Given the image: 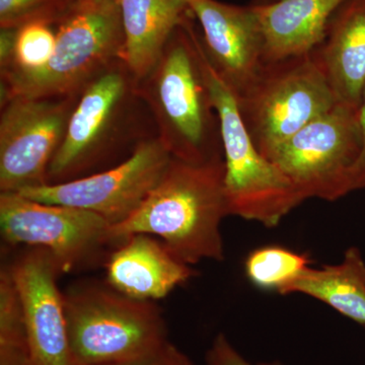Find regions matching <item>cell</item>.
I'll list each match as a JSON object with an SVG mask.
<instances>
[{
	"instance_id": "cell-1",
	"label": "cell",
	"mask_w": 365,
	"mask_h": 365,
	"mask_svg": "<svg viewBox=\"0 0 365 365\" xmlns=\"http://www.w3.org/2000/svg\"><path fill=\"white\" fill-rule=\"evenodd\" d=\"M230 215L223 160L194 165L172 158L143 205L111 227L121 244L132 235L160 237L168 250L190 266L225 259L220 225Z\"/></svg>"
},
{
	"instance_id": "cell-2",
	"label": "cell",
	"mask_w": 365,
	"mask_h": 365,
	"mask_svg": "<svg viewBox=\"0 0 365 365\" xmlns=\"http://www.w3.org/2000/svg\"><path fill=\"white\" fill-rule=\"evenodd\" d=\"M192 16L178 26L158 63L137 86L157 120L158 138L172 157L202 165L223 160V148Z\"/></svg>"
},
{
	"instance_id": "cell-3",
	"label": "cell",
	"mask_w": 365,
	"mask_h": 365,
	"mask_svg": "<svg viewBox=\"0 0 365 365\" xmlns=\"http://www.w3.org/2000/svg\"><path fill=\"white\" fill-rule=\"evenodd\" d=\"M69 344L78 365L145 361L170 344L157 302L134 299L107 281H78L63 292Z\"/></svg>"
},
{
	"instance_id": "cell-4",
	"label": "cell",
	"mask_w": 365,
	"mask_h": 365,
	"mask_svg": "<svg viewBox=\"0 0 365 365\" xmlns=\"http://www.w3.org/2000/svg\"><path fill=\"white\" fill-rule=\"evenodd\" d=\"M124 40L119 0H72L60 14L49 63L35 73L1 76V106L16 97L78 96L122 60Z\"/></svg>"
},
{
	"instance_id": "cell-5",
	"label": "cell",
	"mask_w": 365,
	"mask_h": 365,
	"mask_svg": "<svg viewBox=\"0 0 365 365\" xmlns=\"http://www.w3.org/2000/svg\"><path fill=\"white\" fill-rule=\"evenodd\" d=\"M204 78L218 118L225 163V190L230 215L275 227L306 199L250 137L237 98L204 52L198 38Z\"/></svg>"
},
{
	"instance_id": "cell-6",
	"label": "cell",
	"mask_w": 365,
	"mask_h": 365,
	"mask_svg": "<svg viewBox=\"0 0 365 365\" xmlns=\"http://www.w3.org/2000/svg\"><path fill=\"white\" fill-rule=\"evenodd\" d=\"M235 98L250 137L266 158L338 104L311 54L265 63L253 83Z\"/></svg>"
},
{
	"instance_id": "cell-7",
	"label": "cell",
	"mask_w": 365,
	"mask_h": 365,
	"mask_svg": "<svg viewBox=\"0 0 365 365\" xmlns=\"http://www.w3.org/2000/svg\"><path fill=\"white\" fill-rule=\"evenodd\" d=\"M111 227L91 211L0 193V230L6 245L46 250L63 274L105 266L120 245Z\"/></svg>"
},
{
	"instance_id": "cell-8",
	"label": "cell",
	"mask_w": 365,
	"mask_h": 365,
	"mask_svg": "<svg viewBox=\"0 0 365 365\" xmlns=\"http://www.w3.org/2000/svg\"><path fill=\"white\" fill-rule=\"evenodd\" d=\"M359 109L336 104L268 155L307 200L335 201L350 192L361 150Z\"/></svg>"
},
{
	"instance_id": "cell-9",
	"label": "cell",
	"mask_w": 365,
	"mask_h": 365,
	"mask_svg": "<svg viewBox=\"0 0 365 365\" xmlns=\"http://www.w3.org/2000/svg\"><path fill=\"white\" fill-rule=\"evenodd\" d=\"M172 158L158 137L148 138L137 144L133 153L112 169L18 193L39 202L91 211L113 227L130 217L143 205Z\"/></svg>"
},
{
	"instance_id": "cell-10",
	"label": "cell",
	"mask_w": 365,
	"mask_h": 365,
	"mask_svg": "<svg viewBox=\"0 0 365 365\" xmlns=\"http://www.w3.org/2000/svg\"><path fill=\"white\" fill-rule=\"evenodd\" d=\"M78 95L63 98L16 97L1 106V193H18L48 184L50 163L66 135Z\"/></svg>"
},
{
	"instance_id": "cell-11",
	"label": "cell",
	"mask_w": 365,
	"mask_h": 365,
	"mask_svg": "<svg viewBox=\"0 0 365 365\" xmlns=\"http://www.w3.org/2000/svg\"><path fill=\"white\" fill-rule=\"evenodd\" d=\"M20 299L28 365H78L72 355L58 279L64 275L49 252L25 247L4 262Z\"/></svg>"
},
{
	"instance_id": "cell-12",
	"label": "cell",
	"mask_w": 365,
	"mask_h": 365,
	"mask_svg": "<svg viewBox=\"0 0 365 365\" xmlns=\"http://www.w3.org/2000/svg\"><path fill=\"white\" fill-rule=\"evenodd\" d=\"M135 86L136 81L122 60L85 86L72 109L63 140L50 163L48 184L78 179L93 167Z\"/></svg>"
},
{
	"instance_id": "cell-13",
	"label": "cell",
	"mask_w": 365,
	"mask_h": 365,
	"mask_svg": "<svg viewBox=\"0 0 365 365\" xmlns=\"http://www.w3.org/2000/svg\"><path fill=\"white\" fill-rule=\"evenodd\" d=\"M186 1L202 29L201 43L209 62L240 97L265 66V38L253 7L218 0Z\"/></svg>"
},
{
	"instance_id": "cell-14",
	"label": "cell",
	"mask_w": 365,
	"mask_h": 365,
	"mask_svg": "<svg viewBox=\"0 0 365 365\" xmlns=\"http://www.w3.org/2000/svg\"><path fill=\"white\" fill-rule=\"evenodd\" d=\"M105 268L106 281L118 292L150 302L165 299L197 275L162 241L145 234L126 237L110 255Z\"/></svg>"
},
{
	"instance_id": "cell-15",
	"label": "cell",
	"mask_w": 365,
	"mask_h": 365,
	"mask_svg": "<svg viewBox=\"0 0 365 365\" xmlns=\"http://www.w3.org/2000/svg\"><path fill=\"white\" fill-rule=\"evenodd\" d=\"M336 100L359 109L365 93V0H345L311 53Z\"/></svg>"
},
{
	"instance_id": "cell-16",
	"label": "cell",
	"mask_w": 365,
	"mask_h": 365,
	"mask_svg": "<svg viewBox=\"0 0 365 365\" xmlns=\"http://www.w3.org/2000/svg\"><path fill=\"white\" fill-rule=\"evenodd\" d=\"M345 0H254L265 38V63L311 54Z\"/></svg>"
},
{
	"instance_id": "cell-17",
	"label": "cell",
	"mask_w": 365,
	"mask_h": 365,
	"mask_svg": "<svg viewBox=\"0 0 365 365\" xmlns=\"http://www.w3.org/2000/svg\"><path fill=\"white\" fill-rule=\"evenodd\" d=\"M124 30L122 61L137 86L162 56L170 38L191 16L186 0H119Z\"/></svg>"
},
{
	"instance_id": "cell-18",
	"label": "cell",
	"mask_w": 365,
	"mask_h": 365,
	"mask_svg": "<svg viewBox=\"0 0 365 365\" xmlns=\"http://www.w3.org/2000/svg\"><path fill=\"white\" fill-rule=\"evenodd\" d=\"M292 294L318 299L365 328V261L355 247L339 264L307 268L282 292Z\"/></svg>"
},
{
	"instance_id": "cell-19",
	"label": "cell",
	"mask_w": 365,
	"mask_h": 365,
	"mask_svg": "<svg viewBox=\"0 0 365 365\" xmlns=\"http://www.w3.org/2000/svg\"><path fill=\"white\" fill-rule=\"evenodd\" d=\"M307 254L280 246L254 250L245 261V273L251 284L264 292L282 294L283 290L311 267Z\"/></svg>"
},
{
	"instance_id": "cell-20",
	"label": "cell",
	"mask_w": 365,
	"mask_h": 365,
	"mask_svg": "<svg viewBox=\"0 0 365 365\" xmlns=\"http://www.w3.org/2000/svg\"><path fill=\"white\" fill-rule=\"evenodd\" d=\"M55 14L31 19L16 28L13 57L1 76L35 73L49 63L56 45V32L50 26Z\"/></svg>"
},
{
	"instance_id": "cell-21",
	"label": "cell",
	"mask_w": 365,
	"mask_h": 365,
	"mask_svg": "<svg viewBox=\"0 0 365 365\" xmlns=\"http://www.w3.org/2000/svg\"><path fill=\"white\" fill-rule=\"evenodd\" d=\"M25 323L18 292L6 266L0 269V365H28Z\"/></svg>"
},
{
	"instance_id": "cell-22",
	"label": "cell",
	"mask_w": 365,
	"mask_h": 365,
	"mask_svg": "<svg viewBox=\"0 0 365 365\" xmlns=\"http://www.w3.org/2000/svg\"><path fill=\"white\" fill-rule=\"evenodd\" d=\"M66 4L61 0H0L1 28H18L31 19L55 14V6Z\"/></svg>"
},
{
	"instance_id": "cell-23",
	"label": "cell",
	"mask_w": 365,
	"mask_h": 365,
	"mask_svg": "<svg viewBox=\"0 0 365 365\" xmlns=\"http://www.w3.org/2000/svg\"><path fill=\"white\" fill-rule=\"evenodd\" d=\"M205 365H253L237 351L225 334H218L206 353ZM259 365H281L279 362Z\"/></svg>"
},
{
	"instance_id": "cell-24",
	"label": "cell",
	"mask_w": 365,
	"mask_h": 365,
	"mask_svg": "<svg viewBox=\"0 0 365 365\" xmlns=\"http://www.w3.org/2000/svg\"><path fill=\"white\" fill-rule=\"evenodd\" d=\"M359 126L361 132V150L350 176V191L365 188V93L359 107Z\"/></svg>"
},
{
	"instance_id": "cell-25",
	"label": "cell",
	"mask_w": 365,
	"mask_h": 365,
	"mask_svg": "<svg viewBox=\"0 0 365 365\" xmlns=\"http://www.w3.org/2000/svg\"><path fill=\"white\" fill-rule=\"evenodd\" d=\"M126 365H195L176 345L170 343L162 353L145 361Z\"/></svg>"
},
{
	"instance_id": "cell-26",
	"label": "cell",
	"mask_w": 365,
	"mask_h": 365,
	"mask_svg": "<svg viewBox=\"0 0 365 365\" xmlns=\"http://www.w3.org/2000/svg\"><path fill=\"white\" fill-rule=\"evenodd\" d=\"M16 28H1L0 32V67L6 68L13 57Z\"/></svg>"
},
{
	"instance_id": "cell-27",
	"label": "cell",
	"mask_w": 365,
	"mask_h": 365,
	"mask_svg": "<svg viewBox=\"0 0 365 365\" xmlns=\"http://www.w3.org/2000/svg\"><path fill=\"white\" fill-rule=\"evenodd\" d=\"M61 1H64V2H71V1H72V0H61Z\"/></svg>"
}]
</instances>
